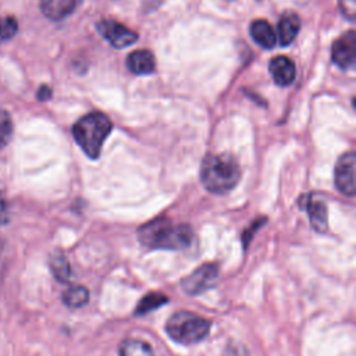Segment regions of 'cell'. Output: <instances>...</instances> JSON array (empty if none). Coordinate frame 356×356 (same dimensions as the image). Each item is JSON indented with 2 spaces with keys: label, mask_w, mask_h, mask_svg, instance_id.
<instances>
[{
  "label": "cell",
  "mask_w": 356,
  "mask_h": 356,
  "mask_svg": "<svg viewBox=\"0 0 356 356\" xmlns=\"http://www.w3.org/2000/svg\"><path fill=\"white\" fill-rule=\"evenodd\" d=\"M138 236L142 245L152 249L182 250L191 245L193 231L186 224H174L168 218H154L139 228Z\"/></svg>",
  "instance_id": "cell-1"
},
{
  "label": "cell",
  "mask_w": 356,
  "mask_h": 356,
  "mask_svg": "<svg viewBox=\"0 0 356 356\" xmlns=\"http://www.w3.org/2000/svg\"><path fill=\"white\" fill-rule=\"evenodd\" d=\"M241 179V167L229 153H209L202 160L200 181L203 186L216 195L232 191Z\"/></svg>",
  "instance_id": "cell-2"
},
{
  "label": "cell",
  "mask_w": 356,
  "mask_h": 356,
  "mask_svg": "<svg viewBox=\"0 0 356 356\" xmlns=\"http://www.w3.org/2000/svg\"><path fill=\"white\" fill-rule=\"evenodd\" d=\"M111 128L113 124L106 114L92 111L74 124L72 135L88 157L97 159Z\"/></svg>",
  "instance_id": "cell-3"
},
{
  "label": "cell",
  "mask_w": 356,
  "mask_h": 356,
  "mask_svg": "<svg viewBox=\"0 0 356 356\" xmlns=\"http://www.w3.org/2000/svg\"><path fill=\"white\" fill-rule=\"evenodd\" d=\"M165 332L178 343H196L209 335L210 321L193 312L181 310L168 318Z\"/></svg>",
  "instance_id": "cell-4"
},
{
  "label": "cell",
  "mask_w": 356,
  "mask_h": 356,
  "mask_svg": "<svg viewBox=\"0 0 356 356\" xmlns=\"http://www.w3.org/2000/svg\"><path fill=\"white\" fill-rule=\"evenodd\" d=\"M218 278V264L216 263H204L191 274L181 280V286L184 292L191 296H196L210 289Z\"/></svg>",
  "instance_id": "cell-5"
},
{
  "label": "cell",
  "mask_w": 356,
  "mask_h": 356,
  "mask_svg": "<svg viewBox=\"0 0 356 356\" xmlns=\"http://www.w3.org/2000/svg\"><path fill=\"white\" fill-rule=\"evenodd\" d=\"M355 167H356V156L355 152H348L339 157L335 165L334 179L337 189L346 196H353L356 192V181H355Z\"/></svg>",
  "instance_id": "cell-6"
},
{
  "label": "cell",
  "mask_w": 356,
  "mask_h": 356,
  "mask_svg": "<svg viewBox=\"0 0 356 356\" xmlns=\"http://www.w3.org/2000/svg\"><path fill=\"white\" fill-rule=\"evenodd\" d=\"M100 35L114 47H127L138 40L136 32L114 19H103L97 24Z\"/></svg>",
  "instance_id": "cell-7"
},
{
  "label": "cell",
  "mask_w": 356,
  "mask_h": 356,
  "mask_svg": "<svg viewBox=\"0 0 356 356\" xmlns=\"http://www.w3.org/2000/svg\"><path fill=\"white\" fill-rule=\"evenodd\" d=\"M299 203L307 211L312 228L317 232H325L328 228V209L323 196L309 193L302 196Z\"/></svg>",
  "instance_id": "cell-8"
},
{
  "label": "cell",
  "mask_w": 356,
  "mask_h": 356,
  "mask_svg": "<svg viewBox=\"0 0 356 356\" xmlns=\"http://www.w3.org/2000/svg\"><path fill=\"white\" fill-rule=\"evenodd\" d=\"M332 61L341 68H352L355 65L356 58V33L355 31H349L339 36L332 43L331 50Z\"/></svg>",
  "instance_id": "cell-9"
},
{
  "label": "cell",
  "mask_w": 356,
  "mask_h": 356,
  "mask_svg": "<svg viewBox=\"0 0 356 356\" xmlns=\"http://www.w3.org/2000/svg\"><path fill=\"white\" fill-rule=\"evenodd\" d=\"M270 74L274 78L275 83L281 86H288L295 79L296 68L289 57L277 56L270 61Z\"/></svg>",
  "instance_id": "cell-10"
},
{
  "label": "cell",
  "mask_w": 356,
  "mask_h": 356,
  "mask_svg": "<svg viewBox=\"0 0 356 356\" xmlns=\"http://www.w3.org/2000/svg\"><path fill=\"white\" fill-rule=\"evenodd\" d=\"M78 4L79 0H40V10L47 18L60 21L72 14Z\"/></svg>",
  "instance_id": "cell-11"
},
{
  "label": "cell",
  "mask_w": 356,
  "mask_h": 356,
  "mask_svg": "<svg viewBox=\"0 0 356 356\" xmlns=\"http://www.w3.org/2000/svg\"><path fill=\"white\" fill-rule=\"evenodd\" d=\"M127 67L131 72L136 75L152 74L156 68L154 56L152 54V51L145 49L135 50L127 57Z\"/></svg>",
  "instance_id": "cell-12"
},
{
  "label": "cell",
  "mask_w": 356,
  "mask_h": 356,
  "mask_svg": "<svg viewBox=\"0 0 356 356\" xmlns=\"http://www.w3.org/2000/svg\"><path fill=\"white\" fill-rule=\"evenodd\" d=\"M300 28V19L295 13H285L281 15L277 31H278V42L282 46L289 44L298 35Z\"/></svg>",
  "instance_id": "cell-13"
},
{
  "label": "cell",
  "mask_w": 356,
  "mask_h": 356,
  "mask_svg": "<svg viewBox=\"0 0 356 356\" xmlns=\"http://www.w3.org/2000/svg\"><path fill=\"white\" fill-rule=\"evenodd\" d=\"M250 35L253 40L264 49H271L277 43V33L266 19H256L250 25Z\"/></svg>",
  "instance_id": "cell-14"
},
{
  "label": "cell",
  "mask_w": 356,
  "mask_h": 356,
  "mask_svg": "<svg viewBox=\"0 0 356 356\" xmlns=\"http://www.w3.org/2000/svg\"><path fill=\"white\" fill-rule=\"evenodd\" d=\"M49 266H50V270L57 281L68 282V280L71 277V267H70L67 257L61 252L56 250L51 253V256L49 259Z\"/></svg>",
  "instance_id": "cell-15"
},
{
  "label": "cell",
  "mask_w": 356,
  "mask_h": 356,
  "mask_svg": "<svg viewBox=\"0 0 356 356\" xmlns=\"http://www.w3.org/2000/svg\"><path fill=\"white\" fill-rule=\"evenodd\" d=\"M89 300V291L82 285H72L63 293V302L68 307H82Z\"/></svg>",
  "instance_id": "cell-16"
},
{
  "label": "cell",
  "mask_w": 356,
  "mask_h": 356,
  "mask_svg": "<svg viewBox=\"0 0 356 356\" xmlns=\"http://www.w3.org/2000/svg\"><path fill=\"white\" fill-rule=\"evenodd\" d=\"M120 356H153V349L145 341L127 339L120 346Z\"/></svg>",
  "instance_id": "cell-17"
},
{
  "label": "cell",
  "mask_w": 356,
  "mask_h": 356,
  "mask_svg": "<svg viewBox=\"0 0 356 356\" xmlns=\"http://www.w3.org/2000/svg\"><path fill=\"white\" fill-rule=\"evenodd\" d=\"M168 302V298L164 296L163 293H159V292H153V293H147L146 296H143L140 299V302L138 303V307H136V314H143V313H147L153 309H157L160 307L163 303Z\"/></svg>",
  "instance_id": "cell-18"
},
{
  "label": "cell",
  "mask_w": 356,
  "mask_h": 356,
  "mask_svg": "<svg viewBox=\"0 0 356 356\" xmlns=\"http://www.w3.org/2000/svg\"><path fill=\"white\" fill-rule=\"evenodd\" d=\"M13 121L6 110L0 108V149H3L11 139Z\"/></svg>",
  "instance_id": "cell-19"
},
{
  "label": "cell",
  "mask_w": 356,
  "mask_h": 356,
  "mask_svg": "<svg viewBox=\"0 0 356 356\" xmlns=\"http://www.w3.org/2000/svg\"><path fill=\"white\" fill-rule=\"evenodd\" d=\"M18 31V22L13 15L0 18V38L1 40H8L15 36Z\"/></svg>",
  "instance_id": "cell-20"
},
{
  "label": "cell",
  "mask_w": 356,
  "mask_h": 356,
  "mask_svg": "<svg viewBox=\"0 0 356 356\" xmlns=\"http://www.w3.org/2000/svg\"><path fill=\"white\" fill-rule=\"evenodd\" d=\"M339 8L342 11V14L353 21L355 19V14H356V0H338Z\"/></svg>",
  "instance_id": "cell-21"
},
{
  "label": "cell",
  "mask_w": 356,
  "mask_h": 356,
  "mask_svg": "<svg viewBox=\"0 0 356 356\" xmlns=\"http://www.w3.org/2000/svg\"><path fill=\"white\" fill-rule=\"evenodd\" d=\"M10 221V213H8V203L4 196L3 188L0 185V225H4Z\"/></svg>",
  "instance_id": "cell-22"
},
{
  "label": "cell",
  "mask_w": 356,
  "mask_h": 356,
  "mask_svg": "<svg viewBox=\"0 0 356 356\" xmlns=\"http://www.w3.org/2000/svg\"><path fill=\"white\" fill-rule=\"evenodd\" d=\"M224 356H249L246 348H243L241 343H231L227 349Z\"/></svg>",
  "instance_id": "cell-23"
},
{
  "label": "cell",
  "mask_w": 356,
  "mask_h": 356,
  "mask_svg": "<svg viewBox=\"0 0 356 356\" xmlns=\"http://www.w3.org/2000/svg\"><path fill=\"white\" fill-rule=\"evenodd\" d=\"M50 97H51V89L49 86H46V85L40 86V89L38 90V99L44 102V100H49Z\"/></svg>",
  "instance_id": "cell-24"
}]
</instances>
